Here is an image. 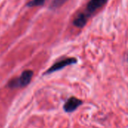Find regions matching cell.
Returning <instances> with one entry per match:
<instances>
[{"instance_id": "5", "label": "cell", "mask_w": 128, "mask_h": 128, "mask_svg": "<svg viewBox=\"0 0 128 128\" xmlns=\"http://www.w3.org/2000/svg\"><path fill=\"white\" fill-rule=\"evenodd\" d=\"M88 18V16L86 14V13H80L74 20V22H73L74 25L76 27L82 28L86 24Z\"/></svg>"}, {"instance_id": "7", "label": "cell", "mask_w": 128, "mask_h": 128, "mask_svg": "<svg viewBox=\"0 0 128 128\" xmlns=\"http://www.w3.org/2000/svg\"><path fill=\"white\" fill-rule=\"evenodd\" d=\"M68 0H52V3H51V8H57L61 7L62 5H64Z\"/></svg>"}, {"instance_id": "1", "label": "cell", "mask_w": 128, "mask_h": 128, "mask_svg": "<svg viewBox=\"0 0 128 128\" xmlns=\"http://www.w3.org/2000/svg\"><path fill=\"white\" fill-rule=\"evenodd\" d=\"M33 76V72L30 69H27L22 72L21 75L18 78L11 79L8 86L10 88H18L26 87L30 82Z\"/></svg>"}, {"instance_id": "2", "label": "cell", "mask_w": 128, "mask_h": 128, "mask_svg": "<svg viewBox=\"0 0 128 128\" xmlns=\"http://www.w3.org/2000/svg\"><path fill=\"white\" fill-rule=\"evenodd\" d=\"M76 62H77V60L76 58H74V57H69V58H66L64 60H60V61L56 63L55 64H53L46 72V74H50V73H52L54 72L58 71V70L64 68L67 66L76 63Z\"/></svg>"}, {"instance_id": "4", "label": "cell", "mask_w": 128, "mask_h": 128, "mask_svg": "<svg viewBox=\"0 0 128 128\" xmlns=\"http://www.w3.org/2000/svg\"><path fill=\"white\" fill-rule=\"evenodd\" d=\"M107 0H90L86 6V14L89 17L92 13L103 7Z\"/></svg>"}, {"instance_id": "3", "label": "cell", "mask_w": 128, "mask_h": 128, "mask_svg": "<svg viewBox=\"0 0 128 128\" xmlns=\"http://www.w3.org/2000/svg\"><path fill=\"white\" fill-rule=\"evenodd\" d=\"M82 103H83L82 100H81L75 97H71L64 104L63 109L65 112L71 113V112H74L75 110H76L77 108L79 106H80Z\"/></svg>"}, {"instance_id": "6", "label": "cell", "mask_w": 128, "mask_h": 128, "mask_svg": "<svg viewBox=\"0 0 128 128\" xmlns=\"http://www.w3.org/2000/svg\"><path fill=\"white\" fill-rule=\"evenodd\" d=\"M45 2V0H31L27 3L28 7H37L43 5Z\"/></svg>"}]
</instances>
